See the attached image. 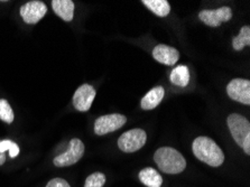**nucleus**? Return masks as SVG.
I'll return each instance as SVG.
<instances>
[{
	"label": "nucleus",
	"instance_id": "412c9836",
	"mask_svg": "<svg viewBox=\"0 0 250 187\" xmlns=\"http://www.w3.org/2000/svg\"><path fill=\"white\" fill-rule=\"evenodd\" d=\"M46 187H70V185L69 183L62 178H54L47 183Z\"/></svg>",
	"mask_w": 250,
	"mask_h": 187
},
{
	"label": "nucleus",
	"instance_id": "0eeeda50",
	"mask_svg": "<svg viewBox=\"0 0 250 187\" xmlns=\"http://www.w3.org/2000/svg\"><path fill=\"white\" fill-rule=\"evenodd\" d=\"M227 93L232 100L250 104V81L246 79H234L227 86Z\"/></svg>",
	"mask_w": 250,
	"mask_h": 187
},
{
	"label": "nucleus",
	"instance_id": "6e6552de",
	"mask_svg": "<svg viewBox=\"0 0 250 187\" xmlns=\"http://www.w3.org/2000/svg\"><path fill=\"white\" fill-rule=\"evenodd\" d=\"M47 13V7L43 1H28L21 8V16L26 24H37Z\"/></svg>",
	"mask_w": 250,
	"mask_h": 187
},
{
	"label": "nucleus",
	"instance_id": "6ab92c4d",
	"mask_svg": "<svg viewBox=\"0 0 250 187\" xmlns=\"http://www.w3.org/2000/svg\"><path fill=\"white\" fill-rule=\"evenodd\" d=\"M6 150H9V156L11 158H15L20 154V147H18V145L11 140L0 141V152L5 154Z\"/></svg>",
	"mask_w": 250,
	"mask_h": 187
},
{
	"label": "nucleus",
	"instance_id": "4be33fe9",
	"mask_svg": "<svg viewBox=\"0 0 250 187\" xmlns=\"http://www.w3.org/2000/svg\"><path fill=\"white\" fill-rule=\"evenodd\" d=\"M5 162H6L5 154H1V152H0V166L3 165V164H5Z\"/></svg>",
	"mask_w": 250,
	"mask_h": 187
},
{
	"label": "nucleus",
	"instance_id": "f8f14e48",
	"mask_svg": "<svg viewBox=\"0 0 250 187\" xmlns=\"http://www.w3.org/2000/svg\"><path fill=\"white\" fill-rule=\"evenodd\" d=\"M52 7L55 14L63 21H71L73 19L75 6L71 0H53Z\"/></svg>",
	"mask_w": 250,
	"mask_h": 187
},
{
	"label": "nucleus",
	"instance_id": "aec40b11",
	"mask_svg": "<svg viewBox=\"0 0 250 187\" xmlns=\"http://www.w3.org/2000/svg\"><path fill=\"white\" fill-rule=\"evenodd\" d=\"M105 183V176L102 173H93L85 179L84 187H102Z\"/></svg>",
	"mask_w": 250,
	"mask_h": 187
},
{
	"label": "nucleus",
	"instance_id": "9d476101",
	"mask_svg": "<svg viewBox=\"0 0 250 187\" xmlns=\"http://www.w3.org/2000/svg\"><path fill=\"white\" fill-rule=\"evenodd\" d=\"M96 98V90L90 84H82L75 91L73 95V105L78 111L85 112L92 105V102Z\"/></svg>",
	"mask_w": 250,
	"mask_h": 187
},
{
	"label": "nucleus",
	"instance_id": "dca6fc26",
	"mask_svg": "<svg viewBox=\"0 0 250 187\" xmlns=\"http://www.w3.org/2000/svg\"><path fill=\"white\" fill-rule=\"evenodd\" d=\"M143 3L160 17H166L170 11V6L166 0H143Z\"/></svg>",
	"mask_w": 250,
	"mask_h": 187
},
{
	"label": "nucleus",
	"instance_id": "20e7f679",
	"mask_svg": "<svg viewBox=\"0 0 250 187\" xmlns=\"http://www.w3.org/2000/svg\"><path fill=\"white\" fill-rule=\"evenodd\" d=\"M147 135L143 129H131L124 132L118 139V147L124 152H135L145 146Z\"/></svg>",
	"mask_w": 250,
	"mask_h": 187
},
{
	"label": "nucleus",
	"instance_id": "4468645a",
	"mask_svg": "<svg viewBox=\"0 0 250 187\" xmlns=\"http://www.w3.org/2000/svg\"><path fill=\"white\" fill-rule=\"evenodd\" d=\"M139 181L147 187H161L163 184V178L156 169L147 167L139 171Z\"/></svg>",
	"mask_w": 250,
	"mask_h": 187
},
{
	"label": "nucleus",
	"instance_id": "423d86ee",
	"mask_svg": "<svg viewBox=\"0 0 250 187\" xmlns=\"http://www.w3.org/2000/svg\"><path fill=\"white\" fill-rule=\"evenodd\" d=\"M84 154V145L80 139L73 138L69 144V149L55 157L53 163L56 167H66L78 163Z\"/></svg>",
	"mask_w": 250,
	"mask_h": 187
},
{
	"label": "nucleus",
	"instance_id": "9b49d317",
	"mask_svg": "<svg viewBox=\"0 0 250 187\" xmlns=\"http://www.w3.org/2000/svg\"><path fill=\"white\" fill-rule=\"evenodd\" d=\"M153 57L157 62L165 65L172 66L176 64L180 59V53L174 47L167 46V45L160 44L153 49Z\"/></svg>",
	"mask_w": 250,
	"mask_h": 187
},
{
	"label": "nucleus",
	"instance_id": "1a4fd4ad",
	"mask_svg": "<svg viewBox=\"0 0 250 187\" xmlns=\"http://www.w3.org/2000/svg\"><path fill=\"white\" fill-rule=\"evenodd\" d=\"M199 18L210 27H219L222 22L229 21L232 18V10L227 6L215 10H202Z\"/></svg>",
	"mask_w": 250,
	"mask_h": 187
},
{
	"label": "nucleus",
	"instance_id": "a211bd4d",
	"mask_svg": "<svg viewBox=\"0 0 250 187\" xmlns=\"http://www.w3.org/2000/svg\"><path fill=\"white\" fill-rule=\"evenodd\" d=\"M0 119L6 124H11L14 121L13 109L6 100H0Z\"/></svg>",
	"mask_w": 250,
	"mask_h": 187
},
{
	"label": "nucleus",
	"instance_id": "39448f33",
	"mask_svg": "<svg viewBox=\"0 0 250 187\" xmlns=\"http://www.w3.org/2000/svg\"><path fill=\"white\" fill-rule=\"evenodd\" d=\"M127 122V118L119 113L105 114L98 118L94 122V132L98 136L107 135L109 132H113L118 130L121 127H124Z\"/></svg>",
	"mask_w": 250,
	"mask_h": 187
},
{
	"label": "nucleus",
	"instance_id": "f3484780",
	"mask_svg": "<svg viewBox=\"0 0 250 187\" xmlns=\"http://www.w3.org/2000/svg\"><path fill=\"white\" fill-rule=\"evenodd\" d=\"M250 45V27L249 26H244L240 29L239 35L233 37L232 40V47L234 51H241L244 47Z\"/></svg>",
	"mask_w": 250,
	"mask_h": 187
},
{
	"label": "nucleus",
	"instance_id": "f257e3e1",
	"mask_svg": "<svg viewBox=\"0 0 250 187\" xmlns=\"http://www.w3.org/2000/svg\"><path fill=\"white\" fill-rule=\"evenodd\" d=\"M193 154L201 162L212 167L221 166L225 162V154L211 138L198 137L192 144Z\"/></svg>",
	"mask_w": 250,
	"mask_h": 187
},
{
	"label": "nucleus",
	"instance_id": "7ed1b4c3",
	"mask_svg": "<svg viewBox=\"0 0 250 187\" xmlns=\"http://www.w3.org/2000/svg\"><path fill=\"white\" fill-rule=\"evenodd\" d=\"M228 127L234 141L245 150L247 155L250 154V124L245 117L238 113H232L228 117Z\"/></svg>",
	"mask_w": 250,
	"mask_h": 187
},
{
	"label": "nucleus",
	"instance_id": "f03ea898",
	"mask_svg": "<svg viewBox=\"0 0 250 187\" xmlns=\"http://www.w3.org/2000/svg\"><path fill=\"white\" fill-rule=\"evenodd\" d=\"M154 160L163 173L176 175L187 168V160L183 155L170 147H162L154 155Z\"/></svg>",
	"mask_w": 250,
	"mask_h": 187
},
{
	"label": "nucleus",
	"instance_id": "ddd939ff",
	"mask_svg": "<svg viewBox=\"0 0 250 187\" xmlns=\"http://www.w3.org/2000/svg\"><path fill=\"white\" fill-rule=\"evenodd\" d=\"M165 91L163 86H156L151 89L145 97L142 99L140 105L144 110H153L162 102L163 98H164Z\"/></svg>",
	"mask_w": 250,
	"mask_h": 187
},
{
	"label": "nucleus",
	"instance_id": "2eb2a0df",
	"mask_svg": "<svg viewBox=\"0 0 250 187\" xmlns=\"http://www.w3.org/2000/svg\"><path fill=\"white\" fill-rule=\"evenodd\" d=\"M169 80L173 84L177 86H187L190 82V71L188 66L180 65L173 68V71L170 72Z\"/></svg>",
	"mask_w": 250,
	"mask_h": 187
}]
</instances>
